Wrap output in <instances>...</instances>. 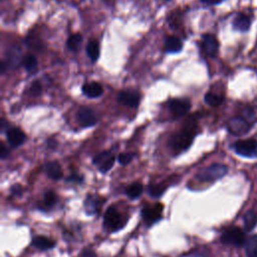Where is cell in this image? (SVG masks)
I'll return each instance as SVG.
<instances>
[{"mask_svg":"<svg viewBox=\"0 0 257 257\" xmlns=\"http://www.w3.org/2000/svg\"><path fill=\"white\" fill-rule=\"evenodd\" d=\"M196 126L197 124L195 120H189V122L183 127L181 132L175 134L171 138V148L177 153L187 150L192 145Z\"/></svg>","mask_w":257,"mask_h":257,"instance_id":"cell-1","label":"cell"},{"mask_svg":"<svg viewBox=\"0 0 257 257\" xmlns=\"http://www.w3.org/2000/svg\"><path fill=\"white\" fill-rule=\"evenodd\" d=\"M126 223V218L114 207L110 206L104 213L103 226L108 231H116L121 229Z\"/></svg>","mask_w":257,"mask_h":257,"instance_id":"cell-2","label":"cell"},{"mask_svg":"<svg viewBox=\"0 0 257 257\" xmlns=\"http://www.w3.org/2000/svg\"><path fill=\"white\" fill-rule=\"evenodd\" d=\"M228 172L227 166L223 164H213L203 170H201L197 177L201 181H215L224 177Z\"/></svg>","mask_w":257,"mask_h":257,"instance_id":"cell-3","label":"cell"},{"mask_svg":"<svg viewBox=\"0 0 257 257\" xmlns=\"http://www.w3.org/2000/svg\"><path fill=\"white\" fill-rule=\"evenodd\" d=\"M235 152L246 158H257V142L255 140H244L234 144Z\"/></svg>","mask_w":257,"mask_h":257,"instance_id":"cell-4","label":"cell"},{"mask_svg":"<svg viewBox=\"0 0 257 257\" xmlns=\"http://www.w3.org/2000/svg\"><path fill=\"white\" fill-rule=\"evenodd\" d=\"M221 242L226 245L241 246L245 242L244 233L237 227L230 228L221 235Z\"/></svg>","mask_w":257,"mask_h":257,"instance_id":"cell-5","label":"cell"},{"mask_svg":"<svg viewBox=\"0 0 257 257\" xmlns=\"http://www.w3.org/2000/svg\"><path fill=\"white\" fill-rule=\"evenodd\" d=\"M201 48L206 55H208L210 57H214L218 54L219 42L213 34H209V33L204 34L202 36Z\"/></svg>","mask_w":257,"mask_h":257,"instance_id":"cell-6","label":"cell"},{"mask_svg":"<svg viewBox=\"0 0 257 257\" xmlns=\"http://www.w3.org/2000/svg\"><path fill=\"white\" fill-rule=\"evenodd\" d=\"M94 165L101 173H106L109 171L114 163V156L111 152H101L100 154L96 155L93 159Z\"/></svg>","mask_w":257,"mask_h":257,"instance_id":"cell-7","label":"cell"},{"mask_svg":"<svg viewBox=\"0 0 257 257\" xmlns=\"http://www.w3.org/2000/svg\"><path fill=\"white\" fill-rule=\"evenodd\" d=\"M77 120L82 126L88 127L93 126L96 123L97 117L95 112L91 108L82 106L77 111Z\"/></svg>","mask_w":257,"mask_h":257,"instance_id":"cell-8","label":"cell"},{"mask_svg":"<svg viewBox=\"0 0 257 257\" xmlns=\"http://www.w3.org/2000/svg\"><path fill=\"white\" fill-rule=\"evenodd\" d=\"M117 100L126 106L130 107H138L140 100H141V95L138 91L136 90H122L118 93L117 95Z\"/></svg>","mask_w":257,"mask_h":257,"instance_id":"cell-9","label":"cell"},{"mask_svg":"<svg viewBox=\"0 0 257 257\" xmlns=\"http://www.w3.org/2000/svg\"><path fill=\"white\" fill-rule=\"evenodd\" d=\"M249 130V123L242 117H233L228 121V131L234 136L245 135Z\"/></svg>","mask_w":257,"mask_h":257,"instance_id":"cell-10","label":"cell"},{"mask_svg":"<svg viewBox=\"0 0 257 257\" xmlns=\"http://www.w3.org/2000/svg\"><path fill=\"white\" fill-rule=\"evenodd\" d=\"M169 106L175 115L181 116L189 111L191 102L187 98H173L170 100Z\"/></svg>","mask_w":257,"mask_h":257,"instance_id":"cell-11","label":"cell"},{"mask_svg":"<svg viewBox=\"0 0 257 257\" xmlns=\"http://www.w3.org/2000/svg\"><path fill=\"white\" fill-rule=\"evenodd\" d=\"M161 209L162 206H160V204H158V206L152 208V207H146L142 210V216L144 218L145 223H147L148 225H152L154 223H156L158 220L161 219Z\"/></svg>","mask_w":257,"mask_h":257,"instance_id":"cell-12","label":"cell"},{"mask_svg":"<svg viewBox=\"0 0 257 257\" xmlns=\"http://www.w3.org/2000/svg\"><path fill=\"white\" fill-rule=\"evenodd\" d=\"M6 137H7L8 143L13 148L21 146L26 139L25 134L19 127H11L10 130H8Z\"/></svg>","mask_w":257,"mask_h":257,"instance_id":"cell-13","label":"cell"},{"mask_svg":"<svg viewBox=\"0 0 257 257\" xmlns=\"http://www.w3.org/2000/svg\"><path fill=\"white\" fill-rule=\"evenodd\" d=\"M233 28L240 32H246L251 25V19L244 13H238L233 19Z\"/></svg>","mask_w":257,"mask_h":257,"instance_id":"cell-14","label":"cell"},{"mask_svg":"<svg viewBox=\"0 0 257 257\" xmlns=\"http://www.w3.org/2000/svg\"><path fill=\"white\" fill-rule=\"evenodd\" d=\"M82 92L91 98L98 97L102 94L103 88L100 83L96 81H91V82H86L82 85Z\"/></svg>","mask_w":257,"mask_h":257,"instance_id":"cell-15","label":"cell"},{"mask_svg":"<svg viewBox=\"0 0 257 257\" xmlns=\"http://www.w3.org/2000/svg\"><path fill=\"white\" fill-rule=\"evenodd\" d=\"M45 173L52 180H59L62 178V169L56 161L48 162L45 165Z\"/></svg>","mask_w":257,"mask_h":257,"instance_id":"cell-16","label":"cell"},{"mask_svg":"<svg viewBox=\"0 0 257 257\" xmlns=\"http://www.w3.org/2000/svg\"><path fill=\"white\" fill-rule=\"evenodd\" d=\"M183 44L179 37L175 35L168 36L165 40V50L169 53H176L182 50Z\"/></svg>","mask_w":257,"mask_h":257,"instance_id":"cell-17","label":"cell"},{"mask_svg":"<svg viewBox=\"0 0 257 257\" xmlns=\"http://www.w3.org/2000/svg\"><path fill=\"white\" fill-rule=\"evenodd\" d=\"M31 244H32V246H34L40 250L51 249L55 246V242L52 239L47 238L45 236H35L32 239Z\"/></svg>","mask_w":257,"mask_h":257,"instance_id":"cell-18","label":"cell"},{"mask_svg":"<svg viewBox=\"0 0 257 257\" xmlns=\"http://www.w3.org/2000/svg\"><path fill=\"white\" fill-rule=\"evenodd\" d=\"M21 60V51L19 49V47H10L9 52L7 54V62L5 63V65L11 68H14L15 66L18 65V63Z\"/></svg>","mask_w":257,"mask_h":257,"instance_id":"cell-19","label":"cell"},{"mask_svg":"<svg viewBox=\"0 0 257 257\" xmlns=\"http://www.w3.org/2000/svg\"><path fill=\"white\" fill-rule=\"evenodd\" d=\"M99 43L96 40H90L86 45V53L88 57L91 59V61H96L99 56Z\"/></svg>","mask_w":257,"mask_h":257,"instance_id":"cell-20","label":"cell"},{"mask_svg":"<svg viewBox=\"0 0 257 257\" xmlns=\"http://www.w3.org/2000/svg\"><path fill=\"white\" fill-rule=\"evenodd\" d=\"M143 190H144V187L143 185L140 183V182H135L133 184H131L126 190H125V194L127 195V197L132 200L134 199H137L139 198L142 193H143Z\"/></svg>","mask_w":257,"mask_h":257,"instance_id":"cell-21","label":"cell"},{"mask_svg":"<svg viewBox=\"0 0 257 257\" xmlns=\"http://www.w3.org/2000/svg\"><path fill=\"white\" fill-rule=\"evenodd\" d=\"M81 42H82V36L79 33H75V34H72L68 37L67 42H66V46L70 51L76 52L78 50Z\"/></svg>","mask_w":257,"mask_h":257,"instance_id":"cell-22","label":"cell"},{"mask_svg":"<svg viewBox=\"0 0 257 257\" xmlns=\"http://www.w3.org/2000/svg\"><path fill=\"white\" fill-rule=\"evenodd\" d=\"M257 224V215L253 211H248L244 216V228L246 231L250 232L254 229Z\"/></svg>","mask_w":257,"mask_h":257,"instance_id":"cell-23","label":"cell"},{"mask_svg":"<svg viewBox=\"0 0 257 257\" xmlns=\"http://www.w3.org/2000/svg\"><path fill=\"white\" fill-rule=\"evenodd\" d=\"M247 257H257V235L251 236L246 242Z\"/></svg>","mask_w":257,"mask_h":257,"instance_id":"cell-24","label":"cell"},{"mask_svg":"<svg viewBox=\"0 0 257 257\" xmlns=\"http://www.w3.org/2000/svg\"><path fill=\"white\" fill-rule=\"evenodd\" d=\"M84 207H85L86 213L91 215V214H94V213L97 212L99 204H98L96 199L92 198L91 196H87V198L85 200V203H84Z\"/></svg>","mask_w":257,"mask_h":257,"instance_id":"cell-25","label":"cell"},{"mask_svg":"<svg viewBox=\"0 0 257 257\" xmlns=\"http://www.w3.org/2000/svg\"><path fill=\"white\" fill-rule=\"evenodd\" d=\"M223 96L213 92H207L205 94V101L211 106H218L223 102Z\"/></svg>","mask_w":257,"mask_h":257,"instance_id":"cell-26","label":"cell"},{"mask_svg":"<svg viewBox=\"0 0 257 257\" xmlns=\"http://www.w3.org/2000/svg\"><path fill=\"white\" fill-rule=\"evenodd\" d=\"M165 191H166V187L161 184H151L148 187L149 194L154 198L161 197L165 193Z\"/></svg>","mask_w":257,"mask_h":257,"instance_id":"cell-27","label":"cell"},{"mask_svg":"<svg viewBox=\"0 0 257 257\" xmlns=\"http://www.w3.org/2000/svg\"><path fill=\"white\" fill-rule=\"evenodd\" d=\"M38 61L32 54H28L23 58V65L27 71H33L37 67Z\"/></svg>","mask_w":257,"mask_h":257,"instance_id":"cell-28","label":"cell"},{"mask_svg":"<svg viewBox=\"0 0 257 257\" xmlns=\"http://www.w3.org/2000/svg\"><path fill=\"white\" fill-rule=\"evenodd\" d=\"M55 202H56V195L52 191H48L44 194L42 204L45 207V209H50L51 207H53Z\"/></svg>","mask_w":257,"mask_h":257,"instance_id":"cell-29","label":"cell"},{"mask_svg":"<svg viewBox=\"0 0 257 257\" xmlns=\"http://www.w3.org/2000/svg\"><path fill=\"white\" fill-rule=\"evenodd\" d=\"M136 154L135 153H121L118 155V162L121 165H126L128 164L134 158H135Z\"/></svg>","mask_w":257,"mask_h":257,"instance_id":"cell-30","label":"cell"},{"mask_svg":"<svg viewBox=\"0 0 257 257\" xmlns=\"http://www.w3.org/2000/svg\"><path fill=\"white\" fill-rule=\"evenodd\" d=\"M41 91H42V86H41L40 82L37 80L33 81L29 87V93L33 96H37L41 93Z\"/></svg>","mask_w":257,"mask_h":257,"instance_id":"cell-31","label":"cell"},{"mask_svg":"<svg viewBox=\"0 0 257 257\" xmlns=\"http://www.w3.org/2000/svg\"><path fill=\"white\" fill-rule=\"evenodd\" d=\"M9 150L5 147L3 143H1V149H0V157L1 159H6L9 156Z\"/></svg>","mask_w":257,"mask_h":257,"instance_id":"cell-32","label":"cell"},{"mask_svg":"<svg viewBox=\"0 0 257 257\" xmlns=\"http://www.w3.org/2000/svg\"><path fill=\"white\" fill-rule=\"evenodd\" d=\"M10 191H11V193H12L13 195H16V196H20V195L22 194V188H21L20 185H14V186H12L11 189H10Z\"/></svg>","mask_w":257,"mask_h":257,"instance_id":"cell-33","label":"cell"},{"mask_svg":"<svg viewBox=\"0 0 257 257\" xmlns=\"http://www.w3.org/2000/svg\"><path fill=\"white\" fill-rule=\"evenodd\" d=\"M81 257H96L95 253L91 250H84L82 253H81Z\"/></svg>","mask_w":257,"mask_h":257,"instance_id":"cell-34","label":"cell"},{"mask_svg":"<svg viewBox=\"0 0 257 257\" xmlns=\"http://www.w3.org/2000/svg\"><path fill=\"white\" fill-rule=\"evenodd\" d=\"M203 3L208 4V5H216L219 3H222L224 0H201Z\"/></svg>","mask_w":257,"mask_h":257,"instance_id":"cell-35","label":"cell"},{"mask_svg":"<svg viewBox=\"0 0 257 257\" xmlns=\"http://www.w3.org/2000/svg\"><path fill=\"white\" fill-rule=\"evenodd\" d=\"M6 125H7V123H6L5 119L2 118V120H1V132H4V128H5Z\"/></svg>","mask_w":257,"mask_h":257,"instance_id":"cell-36","label":"cell"},{"mask_svg":"<svg viewBox=\"0 0 257 257\" xmlns=\"http://www.w3.org/2000/svg\"><path fill=\"white\" fill-rule=\"evenodd\" d=\"M191 257H205V256H204V255H202V254H201V255H200V254H198V255H193V256H191Z\"/></svg>","mask_w":257,"mask_h":257,"instance_id":"cell-37","label":"cell"},{"mask_svg":"<svg viewBox=\"0 0 257 257\" xmlns=\"http://www.w3.org/2000/svg\"><path fill=\"white\" fill-rule=\"evenodd\" d=\"M256 45H257V42H256Z\"/></svg>","mask_w":257,"mask_h":257,"instance_id":"cell-38","label":"cell"}]
</instances>
